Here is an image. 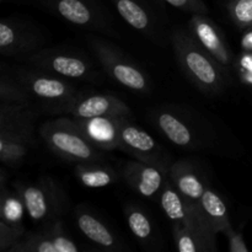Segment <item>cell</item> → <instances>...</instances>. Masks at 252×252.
<instances>
[{"label": "cell", "instance_id": "cell-1", "mask_svg": "<svg viewBox=\"0 0 252 252\" xmlns=\"http://www.w3.org/2000/svg\"><path fill=\"white\" fill-rule=\"evenodd\" d=\"M177 61L189 79L204 93H220L225 84L223 68L198 42L184 32L172 37Z\"/></svg>", "mask_w": 252, "mask_h": 252}, {"label": "cell", "instance_id": "cell-2", "mask_svg": "<svg viewBox=\"0 0 252 252\" xmlns=\"http://www.w3.org/2000/svg\"><path fill=\"white\" fill-rule=\"evenodd\" d=\"M47 147L63 159L76 162H95L102 159L84 130L74 120L57 118L44 123L39 129Z\"/></svg>", "mask_w": 252, "mask_h": 252}, {"label": "cell", "instance_id": "cell-3", "mask_svg": "<svg viewBox=\"0 0 252 252\" xmlns=\"http://www.w3.org/2000/svg\"><path fill=\"white\" fill-rule=\"evenodd\" d=\"M30 218L51 224L58 220L66 206V197L51 177H41L36 184L14 185Z\"/></svg>", "mask_w": 252, "mask_h": 252}, {"label": "cell", "instance_id": "cell-4", "mask_svg": "<svg viewBox=\"0 0 252 252\" xmlns=\"http://www.w3.org/2000/svg\"><path fill=\"white\" fill-rule=\"evenodd\" d=\"M15 79L26 89L31 97L41 100L54 112H59L64 106L80 95L75 86L63 78L38 68L17 69Z\"/></svg>", "mask_w": 252, "mask_h": 252}, {"label": "cell", "instance_id": "cell-5", "mask_svg": "<svg viewBox=\"0 0 252 252\" xmlns=\"http://www.w3.org/2000/svg\"><path fill=\"white\" fill-rule=\"evenodd\" d=\"M27 63L53 75L76 80H93L96 76L90 62L76 54L58 49H39L25 57Z\"/></svg>", "mask_w": 252, "mask_h": 252}, {"label": "cell", "instance_id": "cell-6", "mask_svg": "<svg viewBox=\"0 0 252 252\" xmlns=\"http://www.w3.org/2000/svg\"><path fill=\"white\" fill-rule=\"evenodd\" d=\"M90 46L110 78L133 91L144 93L148 90L149 84L145 74L117 49L97 38L90 39Z\"/></svg>", "mask_w": 252, "mask_h": 252}, {"label": "cell", "instance_id": "cell-7", "mask_svg": "<svg viewBox=\"0 0 252 252\" xmlns=\"http://www.w3.org/2000/svg\"><path fill=\"white\" fill-rule=\"evenodd\" d=\"M38 29L25 21L4 19L0 22V53L2 56H27L38 51L42 44Z\"/></svg>", "mask_w": 252, "mask_h": 252}, {"label": "cell", "instance_id": "cell-8", "mask_svg": "<svg viewBox=\"0 0 252 252\" xmlns=\"http://www.w3.org/2000/svg\"><path fill=\"white\" fill-rule=\"evenodd\" d=\"M59 113L71 115L75 118L94 117H130V108L122 100L112 95L93 94L79 95L64 106Z\"/></svg>", "mask_w": 252, "mask_h": 252}, {"label": "cell", "instance_id": "cell-9", "mask_svg": "<svg viewBox=\"0 0 252 252\" xmlns=\"http://www.w3.org/2000/svg\"><path fill=\"white\" fill-rule=\"evenodd\" d=\"M34 113L30 106L1 103L0 142L20 143L33 147Z\"/></svg>", "mask_w": 252, "mask_h": 252}, {"label": "cell", "instance_id": "cell-10", "mask_svg": "<svg viewBox=\"0 0 252 252\" xmlns=\"http://www.w3.org/2000/svg\"><path fill=\"white\" fill-rule=\"evenodd\" d=\"M164 165L150 164V162L127 161L123 166L122 174L127 184L142 194L143 197H154L164 187Z\"/></svg>", "mask_w": 252, "mask_h": 252}, {"label": "cell", "instance_id": "cell-11", "mask_svg": "<svg viewBox=\"0 0 252 252\" xmlns=\"http://www.w3.org/2000/svg\"><path fill=\"white\" fill-rule=\"evenodd\" d=\"M191 29L196 41L220 64L221 66H229L231 64V53L219 32L218 27L204 14H194L191 17Z\"/></svg>", "mask_w": 252, "mask_h": 252}, {"label": "cell", "instance_id": "cell-12", "mask_svg": "<svg viewBox=\"0 0 252 252\" xmlns=\"http://www.w3.org/2000/svg\"><path fill=\"white\" fill-rule=\"evenodd\" d=\"M126 118L129 117H74L73 120L95 147L102 150H112L120 148L121 126Z\"/></svg>", "mask_w": 252, "mask_h": 252}, {"label": "cell", "instance_id": "cell-13", "mask_svg": "<svg viewBox=\"0 0 252 252\" xmlns=\"http://www.w3.org/2000/svg\"><path fill=\"white\" fill-rule=\"evenodd\" d=\"M120 149L132 154L140 161L161 165L159 161V148L152 135L130 123L128 118L121 126Z\"/></svg>", "mask_w": 252, "mask_h": 252}, {"label": "cell", "instance_id": "cell-14", "mask_svg": "<svg viewBox=\"0 0 252 252\" xmlns=\"http://www.w3.org/2000/svg\"><path fill=\"white\" fill-rule=\"evenodd\" d=\"M170 179L175 189L189 203L201 206V199L206 187L191 165L186 161L175 162L170 167Z\"/></svg>", "mask_w": 252, "mask_h": 252}, {"label": "cell", "instance_id": "cell-15", "mask_svg": "<svg viewBox=\"0 0 252 252\" xmlns=\"http://www.w3.org/2000/svg\"><path fill=\"white\" fill-rule=\"evenodd\" d=\"M76 225L81 233L105 250H117L118 243L112 231L91 212L78 209L75 213Z\"/></svg>", "mask_w": 252, "mask_h": 252}, {"label": "cell", "instance_id": "cell-16", "mask_svg": "<svg viewBox=\"0 0 252 252\" xmlns=\"http://www.w3.org/2000/svg\"><path fill=\"white\" fill-rule=\"evenodd\" d=\"M201 207L214 233H223L226 236L233 230L225 202L216 191L206 189L201 199Z\"/></svg>", "mask_w": 252, "mask_h": 252}, {"label": "cell", "instance_id": "cell-17", "mask_svg": "<svg viewBox=\"0 0 252 252\" xmlns=\"http://www.w3.org/2000/svg\"><path fill=\"white\" fill-rule=\"evenodd\" d=\"M155 121L159 129L174 144L184 148H189L193 144V134L191 129L184 121L180 120L179 116L169 111H162L158 113Z\"/></svg>", "mask_w": 252, "mask_h": 252}, {"label": "cell", "instance_id": "cell-18", "mask_svg": "<svg viewBox=\"0 0 252 252\" xmlns=\"http://www.w3.org/2000/svg\"><path fill=\"white\" fill-rule=\"evenodd\" d=\"M78 181L89 189H101L115 182L116 174L112 169L95 162H79L75 167Z\"/></svg>", "mask_w": 252, "mask_h": 252}, {"label": "cell", "instance_id": "cell-19", "mask_svg": "<svg viewBox=\"0 0 252 252\" xmlns=\"http://www.w3.org/2000/svg\"><path fill=\"white\" fill-rule=\"evenodd\" d=\"M54 9L70 24L78 26L95 24L96 16L93 9L83 0H56Z\"/></svg>", "mask_w": 252, "mask_h": 252}, {"label": "cell", "instance_id": "cell-20", "mask_svg": "<svg viewBox=\"0 0 252 252\" xmlns=\"http://www.w3.org/2000/svg\"><path fill=\"white\" fill-rule=\"evenodd\" d=\"M121 17L133 29L145 31L150 27V17L148 12L134 0H112Z\"/></svg>", "mask_w": 252, "mask_h": 252}, {"label": "cell", "instance_id": "cell-21", "mask_svg": "<svg viewBox=\"0 0 252 252\" xmlns=\"http://www.w3.org/2000/svg\"><path fill=\"white\" fill-rule=\"evenodd\" d=\"M25 206L19 194L16 196L9 193L5 187H1V199H0V220L12 226L22 225V211Z\"/></svg>", "mask_w": 252, "mask_h": 252}, {"label": "cell", "instance_id": "cell-22", "mask_svg": "<svg viewBox=\"0 0 252 252\" xmlns=\"http://www.w3.org/2000/svg\"><path fill=\"white\" fill-rule=\"evenodd\" d=\"M0 98L1 103L30 106L32 97L16 79L2 73L0 79Z\"/></svg>", "mask_w": 252, "mask_h": 252}, {"label": "cell", "instance_id": "cell-23", "mask_svg": "<svg viewBox=\"0 0 252 252\" xmlns=\"http://www.w3.org/2000/svg\"><path fill=\"white\" fill-rule=\"evenodd\" d=\"M126 220L133 235L139 240H148L153 234L152 221L147 214L135 206H127L125 209Z\"/></svg>", "mask_w": 252, "mask_h": 252}, {"label": "cell", "instance_id": "cell-24", "mask_svg": "<svg viewBox=\"0 0 252 252\" xmlns=\"http://www.w3.org/2000/svg\"><path fill=\"white\" fill-rule=\"evenodd\" d=\"M10 252H57L53 241L46 233H27Z\"/></svg>", "mask_w": 252, "mask_h": 252}, {"label": "cell", "instance_id": "cell-25", "mask_svg": "<svg viewBox=\"0 0 252 252\" xmlns=\"http://www.w3.org/2000/svg\"><path fill=\"white\" fill-rule=\"evenodd\" d=\"M229 14L234 24L241 30L252 27V0H231L228 4Z\"/></svg>", "mask_w": 252, "mask_h": 252}, {"label": "cell", "instance_id": "cell-26", "mask_svg": "<svg viewBox=\"0 0 252 252\" xmlns=\"http://www.w3.org/2000/svg\"><path fill=\"white\" fill-rule=\"evenodd\" d=\"M174 240L180 252H203L201 243L189 229L181 224H174Z\"/></svg>", "mask_w": 252, "mask_h": 252}, {"label": "cell", "instance_id": "cell-27", "mask_svg": "<svg viewBox=\"0 0 252 252\" xmlns=\"http://www.w3.org/2000/svg\"><path fill=\"white\" fill-rule=\"evenodd\" d=\"M47 235L51 238L53 241L54 246H56L57 252H78L79 249L75 245L73 240L69 236H66L65 231H64L62 221L56 220L53 223L48 224V228L46 230Z\"/></svg>", "mask_w": 252, "mask_h": 252}, {"label": "cell", "instance_id": "cell-28", "mask_svg": "<svg viewBox=\"0 0 252 252\" xmlns=\"http://www.w3.org/2000/svg\"><path fill=\"white\" fill-rule=\"evenodd\" d=\"M25 236V229L12 226L0 220V251H9Z\"/></svg>", "mask_w": 252, "mask_h": 252}, {"label": "cell", "instance_id": "cell-29", "mask_svg": "<svg viewBox=\"0 0 252 252\" xmlns=\"http://www.w3.org/2000/svg\"><path fill=\"white\" fill-rule=\"evenodd\" d=\"M177 9L186 10L194 14H207V6L201 0H165Z\"/></svg>", "mask_w": 252, "mask_h": 252}, {"label": "cell", "instance_id": "cell-30", "mask_svg": "<svg viewBox=\"0 0 252 252\" xmlns=\"http://www.w3.org/2000/svg\"><path fill=\"white\" fill-rule=\"evenodd\" d=\"M239 73L241 80L252 86V52H244L239 59Z\"/></svg>", "mask_w": 252, "mask_h": 252}, {"label": "cell", "instance_id": "cell-31", "mask_svg": "<svg viewBox=\"0 0 252 252\" xmlns=\"http://www.w3.org/2000/svg\"><path fill=\"white\" fill-rule=\"evenodd\" d=\"M226 236L229 239V250L231 252H249L241 231L231 230Z\"/></svg>", "mask_w": 252, "mask_h": 252}, {"label": "cell", "instance_id": "cell-32", "mask_svg": "<svg viewBox=\"0 0 252 252\" xmlns=\"http://www.w3.org/2000/svg\"><path fill=\"white\" fill-rule=\"evenodd\" d=\"M241 46H243L244 51L252 52V27L249 29L248 32L244 34L243 41H241Z\"/></svg>", "mask_w": 252, "mask_h": 252}]
</instances>
